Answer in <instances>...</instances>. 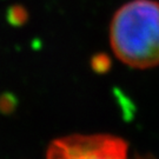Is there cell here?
<instances>
[{"instance_id":"obj_1","label":"cell","mask_w":159,"mask_h":159,"mask_svg":"<svg viewBox=\"0 0 159 159\" xmlns=\"http://www.w3.org/2000/svg\"><path fill=\"white\" fill-rule=\"evenodd\" d=\"M110 45L121 63L146 70L159 65V1L131 0L116 11Z\"/></svg>"},{"instance_id":"obj_2","label":"cell","mask_w":159,"mask_h":159,"mask_svg":"<svg viewBox=\"0 0 159 159\" xmlns=\"http://www.w3.org/2000/svg\"><path fill=\"white\" fill-rule=\"evenodd\" d=\"M46 159H129V148L118 137L74 134L54 140Z\"/></svg>"}]
</instances>
